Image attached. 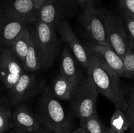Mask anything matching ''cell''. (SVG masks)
<instances>
[{"label": "cell", "mask_w": 134, "mask_h": 133, "mask_svg": "<svg viewBox=\"0 0 134 133\" xmlns=\"http://www.w3.org/2000/svg\"><path fill=\"white\" fill-rule=\"evenodd\" d=\"M32 1L34 5H35V6L36 7L37 9H39L40 7L43 5V3L45 1V0H32Z\"/></svg>", "instance_id": "cell-27"}, {"label": "cell", "mask_w": 134, "mask_h": 133, "mask_svg": "<svg viewBox=\"0 0 134 133\" xmlns=\"http://www.w3.org/2000/svg\"><path fill=\"white\" fill-rule=\"evenodd\" d=\"M50 92L56 99L60 100H71L73 96V89L70 82L61 73L53 81Z\"/></svg>", "instance_id": "cell-17"}, {"label": "cell", "mask_w": 134, "mask_h": 133, "mask_svg": "<svg viewBox=\"0 0 134 133\" xmlns=\"http://www.w3.org/2000/svg\"><path fill=\"white\" fill-rule=\"evenodd\" d=\"M75 3L74 0H45L38 9L37 21L58 28L60 22L73 13Z\"/></svg>", "instance_id": "cell-7"}, {"label": "cell", "mask_w": 134, "mask_h": 133, "mask_svg": "<svg viewBox=\"0 0 134 133\" xmlns=\"http://www.w3.org/2000/svg\"><path fill=\"white\" fill-rule=\"evenodd\" d=\"M42 126L54 133H71L73 121L60 102L51 92L45 91L39 98L38 112Z\"/></svg>", "instance_id": "cell-2"}, {"label": "cell", "mask_w": 134, "mask_h": 133, "mask_svg": "<svg viewBox=\"0 0 134 133\" xmlns=\"http://www.w3.org/2000/svg\"><path fill=\"white\" fill-rule=\"evenodd\" d=\"M70 82L73 89V95L81 84V73L76 65L74 57L67 46L64 48L60 65V72Z\"/></svg>", "instance_id": "cell-15"}, {"label": "cell", "mask_w": 134, "mask_h": 133, "mask_svg": "<svg viewBox=\"0 0 134 133\" xmlns=\"http://www.w3.org/2000/svg\"><path fill=\"white\" fill-rule=\"evenodd\" d=\"M26 132L23 131V130H20V129H16V128H15V129H13V130H10V131H8L7 133H26Z\"/></svg>", "instance_id": "cell-29"}, {"label": "cell", "mask_w": 134, "mask_h": 133, "mask_svg": "<svg viewBox=\"0 0 134 133\" xmlns=\"http://www.w3.org/2000/svg\"><path fill=\"white\" fill-rule=\"evenodd\" d=\"M122 19L126 31L130 47L134 50V16L122 12Z\"/></svg>", "instance_id": "cell-22"}, {"label": "cell", "mask_w": 134, "mask_h": 133, "mask_svg": "<svg viewBox=\"0 0 134 133\" xmlns=\"http://www.w3.org/2000/svg\"><path fill=\"white\" fill-rule=\"evenodd\" d=\"M13 113V123L16 129L25 132H37L42 127L38 115L34 113L26 104L16 105Z\"/></svg>", "instance_id": "cell-14"}, {"label": "cell", "mask_w": 134, "mask_h": 133, "mask_svg": "<svg viewBox=\"0 0 134 133\" xmlns=\"http://www.w3.org/2000/svg\"><path fill=\"white\" fill-rule=\"evenodd\" d=\"M99 92L87 77L82 80L71 99L75 115L80 120L85 119L96 113V100Z\"/></svg>", "instance_id": "cell-3"}, {"label": "cell", "mask_w": 134, "mask_h": 133, "mask_svg": "<svg viewBox=\"0 0 134 133\" xmlns=\"http://www.w3.org/2000/svg\"><path fill=\"white\" fill-rule=\"evenodd\" d=\"M0 49H1V48H0Z\"/></svg>", "instance_id": "cell-34"}, {"label": "cell", "mask_w": 134, "mask_h": 133, "mask_svg": "<svg viewBox=\"0 0 134 133\" xmlns=\"http://www.w3.org/2000/svg\"><path fill=\"white\" fill-rule=\"evenodd\" d=\"M127 78L134 77V50L130 49L122 57Z\"/></svg>", "instance_id": "cell-23"}, {"label": "cell", "mask_w": 134, "mask_h": 133, "mask_svg": "<svg viewBox=\"0 0 134 133\" xmlns=\"http://www.w3.org/2000/svg\"><path fill=\"white\" fill-rule=\"evenodd\" d=\"M80 125L88 133H107L109 129L102 123L97 113L85 119L80 120Z\"/></svg>", "instance_id": "cell-21"}, {"label": "cell", "mask_w": 134, "mask_h": 133, "mask_svg": "<svg viewBox=\"0 0 134 133\" xmlns=\"http://www.w3.org/2000/svg\"><path fill=\"white\" fill-rule=\"evenodd\" d=\"M105 27L111 48L122 58L130 49L129 41L122 18L102 9Z\"/></svg>", "instance_id": "cell-4"}, {"label": "cell", "mask_w": 134, "mask_h": 133, "mask_svg": "<svg viewBox=\"0 0 134 133\" xmlns=\"http://www.w3.org/2000/svg\"><path fill=\"white\" fill-rule=\"evenodd\" d=\"M74 1H75V3L77 5H79L84 10L86 8V7L87 6L88 3V2L90 0H74Z\"/></svg>", "instance_id": "cell-26"}, {"label": "cell", "mask_w": 134, "mask_h": 133, "mask_svg": "<svg viewBox=\"0 0 134 133\" xmlns=\"http://www.w3.org/2000/svg\"><path fill=\"white\" fill-rule=\"evenodd\" d=\"M109 129L115 133H124L130 128L129 119L125 112L116 108L110 121Z\"/></svg>", "instance_id": "cell-20"}, {"label": "cell", "mask_w": 134, "mask_h": 133, "mask_svg": "<svg viewBox=\"0 0 134 133\" xmlns=\"http://www.w3.org/2000/svg\"><path fill=\"white\" fill-rule=\"evenodd\" d=\"M56 29L44 22H35L31 31L35 36L43 59V69L50 67L53 64L58 46Z\"/></svg>", "instance_id": "cell-6"}, {"label": "cell", "mask_w": 134, "mask_h": 133, "mask_svg": "<svg viewBox=\"0 0 134 133\" xmlns=\"http://www.w3.org/2000/svg\"><path fill=\"white\" fill-rule=\"evenodd\" d=\"M30 40H31V30L27 27L17 37L10 47L22 63L24 61L25 57L27 54Z\"/></svg>", "instance_id": "cell-18"}, {"label": "cell", "mask_w": 134, "mask_h": 133, "mask_svg": "<svg viewBox=\"0 0 134 133\" xmlns=\"http://www.w3.org/2000/svg\"><path fill=\"white\" fill-rule=\"evenodd\" d=\"M29 23L10 15L0 5V48H10Z\"/></svg>", "instance_id": "cell-9"}, {"label": "cell", "mask_w": 134, "mask_h": 133, "mask_svg": "<svg viewBox=\"0 0 134 133\" xmlns=\"http://www.w3.org/2000/svg\"><path fill=\"white\" fill-rule=\"evenodd\" d=\"M127 108L126 114L127 115L130 123L131 130L134 132V91L130 93L128 99H126Z\"/></svg>", "instance_id": "cell-24"}, {"label": "cell", "mask_w": 134, "mask_h": 133, "mask_svg": "<svg viewBox=\"0 0 134 133\" xmlns=\"http://www.w3.org/2000/svg\"><path fill=\"white\" fill-rule=\"evenodd\" d=\"M86 48L118 76L127 78L122 58L113 48L92 41L86 43Z\"/></svg>", "instance_id": "cell-10"}, {"label": "cell", "mask_w": 134, "mask_h": 133, "mask_svg": "<svg viewBox=\"0 0 134 133\" xmlns=\"http://www.w3.org/2000/svg\"><path fill=\"white\" fill-rule=\"evenodd\" d=\"M58 29L64 42L68 44L73 55L83 67L88 69L90 62V52L80 42L67 20L60 22Z\"/></svg>", "instance_id": "cell-11"}, {"label": "cell", "mask_w": 134, "mask_h": 133, "mask_svg": "<svg viewBox=\"0 0 134 133\" xmlns=\"http://www.w3.org/2000/svg\"><path fill=\"white\" fill-rule=\"evenodd\" d=\"M26 133H37V132H26Z\"/></svg>", "instance_id": "cell-32"}, {"label": "cell", "mask_w": 134, "mask_h": 133, "mask_svg": "<svg viewBox=\"0 0 134 133\" xmlns=\"http://www.w3.org/2000/svg\"><path fill=\"white\" fill-rule=\"evenodd\" d=\"M2 7L10 15L29 24L37 21L38 9L32 0H0Z\"/></svg>", "instance_id": "cell-13"}, {"label": "cell", "mask_w": 134, "mask_h": 133, "mask_svg": "<svg viewBox=\"0 0 134 133\" xmlns=\"http://www.w3.org/2000/svg\"><path fill=\"white\" fill-rule=\"evenodd\" d=\"M37 83L34 73L24 71L18 82L9 89L10 102L12 105H18L37 93Z\"/></svg>", "instance_id": "cell-12"}, {"label": "cell", "mask_w": 134, "mask_h": 133, "mask_svg": "<svg viewBox=\"0 0 134 133\" xmlns=\"http://www.w3.org/2000/svg\"><path fill=\"white\" fill-rule=\"evenodd\" d=\"M90 62L87 69L88 77L91 80L99 93L109 99L116 108L126 112V100L120 87V77L90 52Z\"/></svg>", "instance_id": "cell-1"}, {"label": "cell", "mask_w": 134, "mask_h": 133, "mask_svg": "<svg viewBox=\"0 0 134 133\" xmlns=\"http://www.w3.org/2000/svg\"><path fill=\"white\" fill-rule=\"evenodd\" d=\"M131 133H134V132L132 131V130H131Z\"/></svg>", "instance_id": "cell-33"}, {"label": "cell", "mask_w": 134, "mask_h": 133, "mask_svg": "<svg viewBox=\"0 0 134 133\" xmlns=\"http://www.w3.org/2000/svg\"><path fill=\"white\" fill-rule=\"evenodd\" d=\"M107 133H115V132H113L110 129H109V130H108V132H107Z\"/></svg>", "instance_id": "cell-31"}, {"label": "cell", "mask_w": 134, "mask_h": 133, "mask_svg": "<svg viewBox=\"0 0 134 133\" xmlns=\"http://www.w3.org/2000/svg\"><path fill=\"white\" fill-rule=\"evenodd\" d=\"M10 104L6 97L0 96V133H7L14 125Z\"/></svg>", "instance_id": "cell-19"}, {"label": "cell", "mask_w": 134, "mask_h": 133, "mask_svg": "<svg viewBox=\"0 0 134 133\" xmlns=\"http://www.w3.org/2000/svg\"><path fill=\"white\" fill-rule=\"evenodd\" d=\"M96 0H90L83 10L82 20L84 26L92 42L111 47L106 33L102 10L96 7Z\"/></svg>", "instance_id": "cell-5"}, {"label": "cell", "mask_w": 134, "mask_h": 133, "mask_svg": "<svg viewBox=\"0 0 134 133\" xmlns=\"http://www.w3.org/2000/svg\"><path fill=\"white\" fill-rule=\"evenodd\" d=\"M71 133H88L85 129L81 127L79 129H77L76 130H75L74 131L72 132Z\"/></svg>", "instance_id": "cell-28"}, {"label": "cell", "mask_w": 134, "mask_h": 133, "mask_svg": "<svg viewBox=\"0 0 134 133\" xmlns=\"http://www.w3.org/2000/svg\"><path fill=\"white\" fill-rule=\"evenodd\" d=\"M24 70L26 72H34L43 66V59L40 50L38 46L35 36L31 30V40L28 50L23 62Z\"/></svg>", "instance_id": "cell-16"}, {"label": "cell", "mask_w": 134, "mask_h": 133, "mask_svg": "<svg viewBox=\"0 0 134 133\" xmlns=\"http://www.w3.org/2000/svg\"><path fill=\"white\" fill-rule=\"evenodd\" d=\"M37 133H51V131L47 130L46 129H44V127H41L40 129H39L38 131H37Z\"/></svg>", "instance_id": "cell-30"}, {"label": "cell", "mask_w": 134, "mask_h": 133, "mask_svg": "<svg viewBox=\"0 0 134 133\" xmlns=\"http://www.w3.org/2000/svg\"><path fill=\"white\" fill-rule=\"evenodd\" d=\"M119 2L123 13L134 16V0H119Z\"/></svg>", "instance_id": "cell-25"}, {"label": "cell", "mask_w": 134, "mask_h": 133, "mask_svg": "<svg viewBox=\"0 0 134 133\" xmlns=\"http://www.w3.org/2000/svg\"><path fill=\"white\" fill-rule=\"evenodd\" d=\"M23 63L11 48L0 49V85L9 90L24 72Z\"/></svg>", "instance_id": "cell-8"}]
</instances>
